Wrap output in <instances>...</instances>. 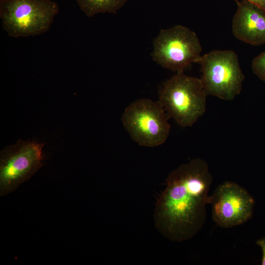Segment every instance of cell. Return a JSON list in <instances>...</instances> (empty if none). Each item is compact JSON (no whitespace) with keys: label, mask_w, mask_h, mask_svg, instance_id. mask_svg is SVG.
Masks as SVG:
<instances>
[{"label":"cell","mask_w":265,"mask_h":265,"mask_svg":"<svg viewBox=\"0 0 265 265\" xmlns=\"http://www.w3.org/2000/svg\"><path fill=\"white\" fill-rule=\"evenodd\" d=\"M207 96L201 79L178 72L163 85L159 101L168 117L181 127H187L204 114Z\"/></svg>","instance_id":"cell-2"},{"label":"cell","mask_w":265,"mask_h":265,"mask_svg":"<svg viewBox=\"0 0 265 265\" xmlns=\"http://www.w3.org/2000/svg\"><path fill=\"white\" fill-rule=\"evenodd\" d=\"M235 1L238 0H245L249 2L258 7L265 12V0H233Z\"/></svg>","instance_id":"cell-13"},{"label":"cell","mask_w":265,"mask_h":265,"mask_svg":"<svg viewBox=\"0 0 265 265\" xmlns=\"http://www.w3.org/2000/svg\"><path fill=\"white\" fill-rule=\"evenodd\" d=\"M43 146L36 141L19 139L0 151V196L16 190L42 166Z\"/></svg>","instance_id":"cell-7"},{"label":"cell","mask_w":265,"mask_h":265,"mask_svg":"<svg viewBox=\"0 0 265 265\" xmlns=\"http://www.w3.org/2000/svg\"><path fill=\"white\" fill-rule=\"evenodd\" d=\"M251 68L254 75L260 80L265 82V51L253 58Z\"/></svg>","instance_id":"cell-11"},{"label":"cell","mask_w":265,"mask_h":265,"mask_svg":"<svg viewBox=\"0 0 265 265\" xmlns=\"http://www.w3.org/2000/svg\"><path fill=\"white\" fill-rule=\"evenodd\" d=\"M168 118L159 101L141 99L128 106L121 121L134 141L141 146L153 147L167 139L170 130Z\"/></svg>","instance_id":"cell-5"},{"label":"cell","mask_w":265,"mask_h":265,"mask_svg":"<svg viewBox=\"0 0 265 265\" xmlns=\"http://www.w3.org/2000/svg\"><path fill=\"white\" fill-rule=\"evenodd\" d=\"M202 47L195 32L182 25L161 29L153 42V59L162 67L183 72L201 57Z\"/></svg>","instance_id":"cell-6"},{"label":"cell","mask_w":265,"mask_h":265,"mask_svg":"<svg viewBox=\"0 0 265 265\" xmlns=\"http://www.w3.org/2000/svg\"><path fill=\"white\" fill-rule=\"evenodd\" d=\"M237 9L232 24V32L238 40L252 46L265 44V12L253 4L236 1Z\"/></svg>","instance_id":"cell-9"},{"label":"cell","mask_w":265,"mask_h":265,"mask_svg":"<svg viewBox=\"0 0 265 265\" xmlns=\"http://www.w3.org/2000/svg\"><path fill=\"white\" fill-rule=\"evenodd\" d=\"M58 13L57 3L52 0H0L2 27L12 37L46 32Z\"/></svg>","instance_id":"cell-3"},{"label":"cell","mask_w":265,"mask_h":265,"mask_svg":"<svg viewBox=\"0 0 265 265\" xmlns=\"http://www.w3.org/2000/svg\"><path fill=\"white\" fill-rule=\"evenodd\" d=\"M130 0H76L80 9L89 17L99 13L115 14Z\"/></svg>","instance_id":"cell-10"},{"label":"cell","mask_w":265,"mask_h":265,"mask_svg":"<svg viewBox=\"0 0 265 265\" xmlns=\"http://www.w3.org/2000/svg\"><path fill=\"white\" fill-rule=\"evenodd\" d=\"M196 63L201 65L200 79L208 95L231 101L239 94L244 76L234 51H212L201 56Z\"/></svg>","instance_id":"cell-4"},{"label":"cell","mask_w":265,"mask_h":265,"mask_svg":"<svg viewBox=\"0 0 265 265\" xmlns=\"http://www.w3.org/2000/svg\"><path fill=\"white\" fill-rule=\"evenodd\" d=\"M212 218L219 226L228 228L241 225L252 217L255 205L253 197L243 187L232 182L219 185L209 196Z\"/></svg>","instance_id":"cell-8"},{"label":"cell","mask_w":265,"mask_h":265,"mask_svg":"<svg viewBox=\"0 0 265 265\" xmlns=\"http://www.w3.org/2000/svg\"><path fill=\"white\" fill-rule=\"evenodd\" d=\"M212 177L207 162L196 158L172 170L155 209V226L174 242L188 240L201 229Z\"/></svg>","instance_id":"cell-1"},{"label":"cell","mask_w":265,"mask_h":265,"mask_svg":"<svg viewBox=\"0 0 265 265\" xmlns=\"http://www.w3.org/2000/svg\"><path fill=\"white\" fill-rule=\"evenodd\" d=\"M256 244L258 245L262 249V258L261 260V265H265V236L258 239L256 241Z\"/></svg>","instance_id":"cell-12"}]
</instances>
